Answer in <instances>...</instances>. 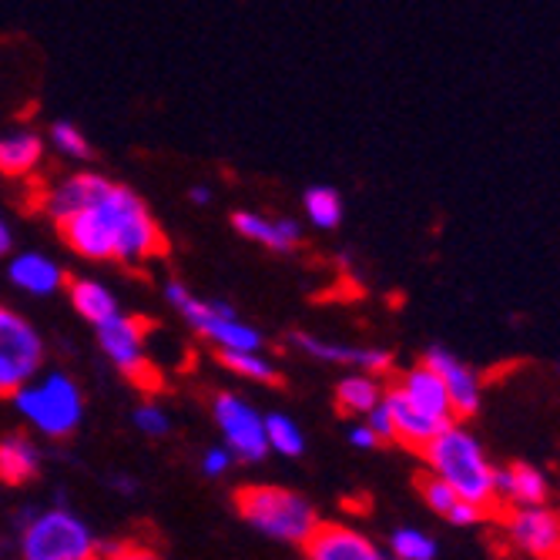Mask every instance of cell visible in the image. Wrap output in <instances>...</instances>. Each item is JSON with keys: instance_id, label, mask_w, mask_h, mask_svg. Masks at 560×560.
<instances>
[{"instance_id": "cell-1", "label": "cell", "mask_w": 560, "mask_h": 560, "mask_svg": "<svg viewBox=\"0 0 560 560\" xmlns=\"http://www.w3.org/2000/svg\"><path fill=\"white\" fill-rule=\"evenodd\" d=\"M40 209L58 225L65 245L84 262L144 266L168 248L148 201L135 188L91 168L50 182Z\"/></svg>"}, {"instance_id": "cell-2", "label": "cell", "mask_w": 560, "mask_h": 560, "mask_svg": "<svg viewBox=\"0 0 560 560\" xmlns=\"http://www.w3.org/2000/svg\"><path fill=\"white\" fill-rule=\"evenodd\" d=\"M420 460L430 477L443 480L464 500L483 506L487 514L497 511V467L490 464L483 443L474 430H467L464 420H453L450 427H443L420 450Z\"/></svg>"}, {"instance_id": "cell-3", "label": "cell", "mask_w": 560, "mask_h": 560, "mask_svg": "<svg viewBox=\"0 0 560 560\" xmlns=\"http://www.w3.org/2000/svg\"><path fill=\"white\" fill-rule=\"evenodd\" d=\"M8 402L37 440H68L84 423V389L65 370H40Z\"/></svg>"}, {"instance_id": "cell-4", "label": "cell", "mask_w": 560, "mask_h": 560, "mask_svg": "<svg viewBox=\"0 0 560 560\" xmlns=\"http://www.w3.org/2000/svg\"><path fill=\"white\" fill-rule=\"evenodd\" d=\"M235 511L238 517L259 530L262 537L289 547H302L323 524L316 503L289 487L276 483H245L235 490Z\"/></svg>"}, {"instance_id": "cell-5", "label": "cell", "mask_w": 560, "mask_h": 560, "mask_svg": "<svg viewBox=\"0 0 560 560\" xmlns=\"http://www.w3.org/2000/svg\"><path fill=\"white\" fill-rule=\"evenodd\" d=\"M105 544L71 506H40L18 524V560H97Z\"/></svg>"}, {"instance_id": "cell-6", "label": "cell", "mask_w": 560, "mask_h": 560, "mask_svg": "<svg viewBox=\"0 0 560 560\" xmlns=\"http://www.w3.org/2000/svg\"><path fill=\"white\" fill-rule=\"evenodd\" d=\"M165 302L175 310V316L198 339H206L219 355L222 352H245V349H266L262 332L252 323H245L225 299L198 295L185 282L168 279L165 282Z\"/></svg>"}, {"instance_id": "cell-7", "label": "cell", "mask_w": 560, "mask_h": 560, "mask_svg": "<svg viewBox=\"0 0 560 560\" xmlns=\"http://www.w3.org/2000/svg\"><path fill=\"white\" fill-rule=\"evenodd\" d=\"M47 363V342L40 329L0 302V399H11L24 383H31Z\"/></svg>"}, {"instance_id": "cell-8", "label": "cell", "mask_w": 560, "mask_h": 560, "mask_svg": "<svg viewBox=\"0 0 560 560\" xmlns=\"http://www.w3.org/2000/svg\"><path fill=\"white\" fill-rule=\"evenodd\" d=\"M212 423L219 430V443L238 464H259L269 456L266 440V413L245 393L222 389L212 396Z\"/></svg>"}, {"instance_id": "cell-9", "label": "cell", "mask_w": 560, "mask_h": 560, "mask_svg": "<svg viewBox=\"0 0 560 560\" xmlns=\"http://www.w3.org/2000/svg\"><path fill=\"white\" fill-rule=\"evenodd\" d=\"M94 339L101 355L131 383L138 386H155V363H151V346H148V326L144 319L131 313H115L101 326H94Z\"/></svg>"}, {"instance_id": "cell-10", "label": "cell", "mask_w": 560, "mask_h": 560, "mask_svg": "<svg viewBox=\"0 0 560 560\" xmlns=\"http://www.w3.org/2000/svg\"><path fill=\"white\" fill-rule=\"evenodd\" d=\"M500 527L514 550L534 560H560V514L550 503L506 506Z\"/></svg>"}, {"instance_id": "cell-11", "label": "cell", "mask_w": 560, "mask_h": 560, "mask_svg": "<svg viewBox=\"0 0 560 560\" xmlns=\"http://www.w3.org/2000/svg\"><path fill=\"white\" fill-rule=\"evenodd\" d=\"M289 342L302 355H310V360L329 363V366H339V370H363V373H376V376H386L393 370L389 349H380V346L339 342V339H326V336H313V332H295Z\"/></svg>"}, {"instance_id": "cell-12", "label": "cell", "mask_w": 560, "mask_h": 560, "mask_svg": "<svg viewBox=\"0 0 560 560\" xmlns=\"http://www.w3.org/2000/svg\"><path fill=\"white\" fill-rule=\"evenodd\" d=\"M423 363L443 380L456 420H470V417L480 413V402H483V380H480V373H477L470 363H464L460 355H453L446 346H430V349L423 352Z\"/></svg>"}, {"instance_id": "cell-13", "label": "cell", "mask_w": 560, "mask_h": 560, "mask_svg": "<svg viewBox=\"0 0 560 560\" xmlns=\"http://www.w3.org/2000/svg\"><path fill=\"white\" fill-rule=\"evenodd\" d=\"M8 279L18 292L34 295V299H50V295H61L68 285L65 266L47 256L40 248H21L8 256Z\"/></svg>"}, {"instance_id": "cell-14", "label": "cell", "mask_w": 560, "mask_h": 560, "mask_svg": "<svg viewBox=\"0 0 560 560\" xmlns=\"http://www.w3.org/2000/svg\"><path fill=\"white\" fill-rule=\"evenodd\" d=\"M305 560H383L373 537L352 524H319L313 537L302 544Z\"/></svg>"}, {"instance_id": "cell-15", "label": "cell", "mask_w": 560, "mask_h": 560, "mask_svg": "<svg viewBox=\"0 0 560 560\" xmlns=\"http://www.w3.org/2000/svg\"><path fill=\"white\" fill-rule=\"evenodd\" d=\"M393 389H399L402 396H406V402L410 406H417V410L423 413V417H430L433 423H440V427H450L456 417H453V406H450V396H446V386H443V380L420 360L417 366H410V370H402V373H396V380L389 383Z\"/></svg>"}, {"instance_id": "cell-16", "label": "cell", "mask_w": 560, "mask_h": 560, "mask_svg": "<svg viewBox=\"0 0 560 560\" xmlns=\"http://www.w3.org/2000/svg\"><path fill=\"white\" fill-rule=\"evenodd\" d=\"M232 229L266 252H276V256H289V252L299 248L302 242V225L289 215H266L256 209H238L232 212Z\"/></svg>"}, {"instance_id": "cell-17", "label": "cell", "mask_w": 560, "mask_h": 560, "mask_svg": "<svg viewBox=\"0 0 560 560\" xmlns=\"http://www.w3.org/2000/svg\"><path fill=\"white\" fill-rule=\"evenodd\" d=\"M550 500V480L534 464L497 467V506H540Z\"/></svg>"}, {"instance_id": "cell-18", "label": "cell", "mask_w": 560, "mask_h": 560, "mask_svg": "<svg viewBox=\"0 0 560 560\" xmlns=\"http://www.w3.org/2000/svg\"><path fill=\"white\" fill-rule=\"evenodd\" d=\"M47 159V138L37 128H11L0 135V175L31 178Z\"/></svg>"}, {"instance_id": "cell-19", "label": "cell", "mask_w": 560, "mask_h": 560, "mask_svg": "<svg viewBox=\"0 0 560 560\" xmlns=\"http://www.w3.org/2000/svg\"><path fill=\"white\" fill-rule=\"evenodd\" d=\"M420 497H423V503L430 506V511L440 517V521H446L450 527H480L490 514L483 511V506H477V503H470V500H464L456 490H450L443 480H436V477H430V474H423L420 477Z\"/></svg>"}, {"instance_id": "cell-20", "label": "cell", "mask_w": 560, "mask_h": 560, "mask_svg": "<svg viewBox=\"0 0 560 560\" xmlns=\"http://www.w3.org/2000/svg\"><path fill=\"white\" fill-rule=\"evenodd\" d=\"M44 467V453L37 436L31 433H8L0 436V483L8 487H24L37 480Z\"/></svg>"}, {"instance_id": "cell-21", "label": "cell", "mask_w": 560, "mask_h": 560, "mask_svg": "<svg viewBox=\"0 0 560 560\" xmlns=\"http://www.w3.org/2000/svg\"><path fill=\"white\" fill-rule=\"evenodd\" d=\"M383 393H386L383 376L363 373V370H346V376H339L336 383V410L346 420H366L383 402Z\"/></svg>"}, {"instance_id": "cell-22", "label": "cell", "mask_w": 560, "mask_h": 560, "mask_svg": "<svg viewBox=\"0 0 560 560\" xmlns=\"http://www.w3.org/2000/svg\"><path fill=\"white\" fill-rule=\"evenodd\" d=\"M68 299H71V310L94 329L101 326L105 319H112L115 313H121V302H118V292L108 285V282H101L94 276H78L65 285Z\"/></svg>"}, {"instance_id": "cell-23", "label": "cell", "mask_w": 560, "mask_h": 560, "mask_svg": "<svg viewBox=\"0 0 560 560\" xmlns=\"http://www.w3.org/2000/svg\"><path fill=\"white\" fill-rule=\"evenodd\" d=\"M302 215L313 229L319 232H332L342 225V215H346V206H342V195L332 188V185H313L305 188L302 195Z\"/></svg>"}, {"instance_id": "cell-24", "label": "cell", "mask_w": 560, "mask_h": 560, "mask_svg": "<svg viewBox=\"0 0 560 560\" xmlns=\"http://www.w3.org/2000/svg\"><path fill=\"white\" fill-rule=\"evenodd\" d=\"M219 363L245 380V383H259V386H276L279 383V366L266 349H245V352H222Z\"/></svg>"}, {"instance_id": "cell-25", "label": "cell", "mask_w": 560, "mask_h": 560, "mask_svg": "<svg viewBox=\"0 0 560 560\" xmlns=\"http://www.w3.org/2000/svg\"><path fill=\"white\" fill-rule=\"evenodd\" d=\"M266 440H269V453L285 456V460H299L305 453V430L289 417V413H266Z\"/></svg>"}, {"instance_id": "cell-26", "label": "cell", "mask_w": 560, "mask_h": 560, "mask_svg": "<svg viewBox=\"0 0 560 560\" xmlns=\"http://www.w3.org/2000/svg\"><path fill=\"white\" fill-rule=\"evenodd\" d=\"M386 553H393L396 560H436L440 544H436V537H433L430 530L406 524V527H396V530L389 534Z\"/></svg>"}, {"instance_id": "cell-27", "label": "cell", "mask_w": 560, "mask_h": 560, "mask_svg": "<svg viewBox=\"0 0 560 560\" xmlns=\"http://www.w3.org/2000/svg\"><path fill=\"white\" fill-rule=\"evenodd\" d=\"M47 148H55L68 162H88L91 159V141L74 121H55L47 128Z\"/></svg>"}, {"instance_id": "cell-28", "label": "cell", "mask_w": 560, "mask_h": 560, "mask_svg": "<svg viewBox=\"0 0 560 560\" xmlns=\"http://www.w3.org/2000/svg\"><path fill=\"white\" fill-rule=\"evenodd\" d=\"M131 423H135V430H138L141 436H148V440H162V436L172 433V413L165 410L162 402H155V399L138 402V406H135V413H131Z\"/></svg>"}, {"instance_id": "cell-29", "label": "cell", "mask_w": 560, "mask_h": 560, "mask_svg": "<svg viewBox=\"0 0 560 560\" xmlns=\"http://www.w3.org/2000/svg\"><path fill=\"white\" fill-rule=\"evenodd\" d=\"M235 464H238V460H235V456H232L222 443L206 446V453L198 456V470L206 474L209 480H222V477H229Z\"/></svg>"}, {"instance_id": "cell-30", "label": "cell", "mask_w": 560, "mask_h": 560, "mask_svg": "<svg viewBox=\"0 0 560 560\" xmlns=\"http://www.w3.org/2000/svg\"><path fill=\"white\" fill-rule=\"evenodd\" d=\"M97 560H162V553L148 544H138V540H125V544H115V547H105L101 550Z\"/></svg>"}, {"instance_id": "cell-31", "label": "cell", "mask_w": 560, "mask_h": 560, "mask_svg": "<svg viewBox=\"0 0 560 560\" xmlns=\"http://www.w3.org/2000/svg\"><path fill=\"white\" fill-rule=\"evenodd\" d=\"M346 436H349V443L355 450H376V446H383L380 436L373 433V427L366 420H349V433Z\"/></svg>"}, {"instance_id": "cell-32", "label": "cell", "mask_w": 560, "mask_h": 560, "mask_svg": "<svg viewBox=\"0 0 560 560\" xmlns=\"http://www.w3.org/2000/svg\"><path fill=\"white\" fill-rule=\"evenodd\" d=\"M366 423L373 427V433L380 436V443H393V423H389V413H386V406H383V402L366 417Z\"/></svg>"}, {"instance_id": "cell-33", "label": "cell", "mask_w": 560, "mask_h": 560, "mask_svg": "<svg viewBox=\"0 0 560 560\" xmlns=\"http://www.w3.org/2000/svg\"><path fill=\"white\" fill-rule=\"evenodd\" d=\"M11 252H14V229H11L8 215L0 212V259H8Z\"/></svg>"}, {"instance_id": "cell-34", "label": "cell", "mask_w": 560, "mask_h": 560, "mask_svg": "<svg viewBox=\"0 0 560 560\" xmlns=\"http://www.w3.org/2000/svg\"><path fill=\"white\" fill-rule=\"evenodd\" d=\"M188 201H191V206H201V209H206L209 201H212V188H209V185H191V188H188Z\"/></svg>"}, {"instance_id": "cell-35", "label": "cell", "mask_w": 560, "mask_h": 560, "mask_svg": "<svg viewBox=\"0 0 560 560\" xmlns=\"http://www.w3.org/2000/svg\"><path fill=\"white\" fill-rule=\"evenodd\" d=\"M383 560H396V557H393V553H386V550H383Z\"/></svg>"}, {"instance_id": "cell-36", "label": "cell", "mask_w": 560, "mask_h": 560, "mask_svg": "<svg viewBox=\"0 0 560 560\" xmlns=\"http://www.w3.org/2000/svg\"><path fill=\"white\" fill-rule=\"evenodd\" d=\"M557 376H560V366H557Z\"/></svg>"}]
</instances>
